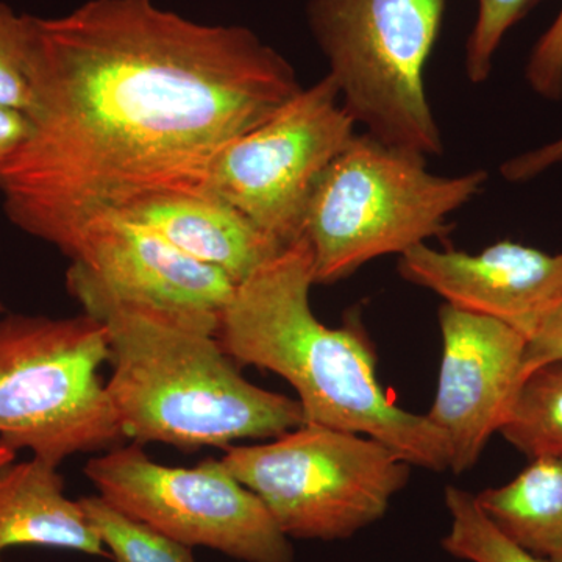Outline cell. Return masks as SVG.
<instances>
[{
    "label": "cell",
    "mask_w": 562,
    "mask_h": 562,
    "mask_svg": "<svg viewBox=\"0 0 562 562\" xmlns=\"http://www.w3.org/2000/svg\"><path fill=\"white\" fill-rule=\"evenodd\" d=\"M31 135L0 162L21 231L65 254L81 228L160 194H199L217 155L302 90L241 25L199 24L154 0L27 14Z\"/></svg>",
    "instance_id": "cell-1"
},
{
    "label": "cell",
    "mask_w": 562,
    "mask_h": 562,
    "mask_svg": "<svg viewBox=\"0 0 562 562\" xmlns=\"http://www.w3.org/2000/svg\"><path fill=\"white\" fill-rule=\"evenodd\" d=\"M312 247L305 236L236 284L217 339L238 364L280 375L297 392L305 424L369 436L412 465L449 469L446 438L425 414L406 412L376 379L360 322L322 324L310 305Z\"/></svg>",
    "instance_id": "cell-2"
},
{
    "label": "cell",
    "mask_w": 562,
    "mask_h": 562,
    "mask_svg": "<svg viewBox=\"0 0 562 562\" xmlns=\"http://www.w3.org/2000/svg\"><path fill=\"white\" fill-rule=\"evenodd\" d=\"M66 283L109 333L106 392L125 438L192 450L276 439L305 424L299 401L244 379L213 328L122 302L72 266Z\"/></svg>",
    "instance_id": "cell-3"
},
{
    "label": "cell",
    "mask_w": 562,
    "mask_h": 562,
    "mask_svg": "<svg viewBox=\"0 0 562 562\" xmlns=\"http://www.w3.org/2000/svg\"><path fill=\"white\" fill-rule=\"evenodd\" d=\"M427 160L366 132L336 155L306 209L314 284L338 283L376 258L450 233V214L480 194L490 173L439 176Z\"/></svg>",
    "instance_id": "cell-4"
},
{
    "label": "cell",
    "mask_w": 562,
    "mask_h": 562,
    "mask_svg": "<svg viewBox=\"0 0 562 562\" xmlns=\"http://www.w3.org/2000/svg\"><path fill=\"white\" fill-rule=\"evenodd\" d=\"M109 333L90 314L0 319V443L60 465L125 439L101 368Z\"/></svg>",
    "instance_id": "cell-5"
},
{
    "label": "cell",
    "mask_w": 562,
    "mask_h": 562,
    "mask_svg": "<svg viewBox=\"0 0 562 562\" xmlns=\"http://www.w3.org/2000/svg\"><path fill=\"white\" fill-rule=\"evenodd\" d=\"M447 0H308L313 38L347 113L375 138L438 157L425 72Z\"/></svg>",
    "instance_id": "cell-6"
},
{
    "label": "cell",
    "mask_w": 562,
    "mask_h": 562,
    "mask_svg": "<svg viewBox=\"0 0 562 562\" xmlns=\"http://www.w3.org/2000/svg\"><path fill=\"white\" fill-rule=\"evenodd\" d=\"M221 461L301 541H342L379 522L412 475V464L383 442L314 424L232 447Z\"/></svg>",
    "instance_id": "cell-7"
},
{
    "label": "cell",
    "mask_w": 562,
    "mask_h": 562,
    "mask_svg": "<svg viewBox=\"0 0 562 562\" xmlns=\"http://www.w3.org/2000/svg\"><path fill=\"white\" fill-rule=\"evenodd\" d=\"M85 475L116 512L181 546L243 562L294 561L291 539L265 503L221 460L169 468L133 443L92 458Z\"/></svg>",
    "instance_id": "cell-8"
},
{
    "label": "cell",
    "mask_w": 562,
    "mask_h": 562,
    "mask_svg": "<svg viewBox=\"0 0 562 562\" xmlns=\"http://www.w3.org/2000/svg\"><path fill=\"white\" fill-rule=\"evenodd\" d=\"M357 135L331 77L303 87L271 117L217 155L206 191L220 195L288 247L303 238L314 188Z\"/></svg>",
    "instance_id": "cell-9"
},
{
    "label": "cell",
    "mask_w": 562,
    "mask_h": 562,
    "mask_svg": "<svg viewBox=\"0 0 562 562\" xmlns=\"http://www.w3.org/2000/svg\"><path fill=\"white\" fill-rule=\"evenodd\" d=\"M442 362L428 420L442 432L449 469L462 473L480 460L520 390L527 338L501 321L443 303L438 313Z\"/></svg>",
    "instance_id": "cell-10"
},
{
    "label": "cell",
    "mask_w": 562,
    "mask_h": 562,
    "mask_svg": "<svg viewBox=\"0 0 562 562\" xmlns=\"http://www.w3.org/2000/svg\"><path fill=\"white\" fill-rule=\"evenodd\" d=\"M65 255L72 268L113 297L216 331L236 288L220 269L188 257L160 233L125 213L92 220Z\"/></svg>",
    "instance_id": "cell-11"
},
{
    "label": "cell",
    "mask_w": 562,
    "mask_h": 562,
    "mask_svg": "<svg viewBox=\"0 0 562 562\" xmlns=\"http://www.w3.org/2000/svg\"><path fill=\"white\" fill-rule=\"evenodd\" d=\"M398 273L449 305L503 322L527 341L562 303V251L508 239L479 254L420 244L398 257Z\"/></svg>",
    "instance_id": "cell-12"
},
{
    "label": "cell",
    "mask_w": 562,
    "mask_h": 562,
    "mask_svg": "<svg viewBox=\"0 0 562 562\" xmlns=\"http://www.w3.org/2000/svg\"><path fill=\"white\" fill-rule=\"evenodd\" d=\"M120 213L149 225L188 257L220 269L236 284L284 249L243 211L210 191L154 195Z\"/></svg>",
    "instance_id": "cell-13"
},
{
    "label": "cell",
    "mask_w": 562,
    "mask_h": 562,
    "mask_svg": "<svg viewBox=\"0 0 562 562\" xmlns=\"http://www.w3.org/2000/svg\"><path fill=\"white\" fill-rule=\"evenodd\" d=\"M20 546L110 557L81 502L65 494L58 465L38 457L0 468V560Z\"/></svg>",
    "instance_id": "cell-14"
},
{
    "label": "cell",
    "mask_w": 562,
    "mask_h": 562,
    "mask_svg": "<svg viewBox=\"0 0 562 562\" xmlns=\"http://www.w3.org/2000/svg\"><path fill=\"white\" fill-rule=\"evenodd\" d=\"M475 497L492 524L517 546L562 562V454L536 458L512 482Z\"/></svg>",
    "instance_id": "cell-15"
},
{
    "label": "cell",
    "mask_w": 562,
    "mask_h": 562,
    "mask_svg": "<svg viewBox=\"0 0 562 562\" xmlns=\"http://www.w3.org/2000/svg\"><path fill=\"white\" fill-rule=\"evenodd\" d=\"M501 432L530 460L562 454V362L524 380Z\"/></svg>",
    "instance_id": "cell-16"
},
{
    "label": "cell",
    "mask_w": 562,
    "mask_h": 562,
    "mask_svg": "<svg viewBox=\"0 0 562 562\" xmlns=\"http://www.w3.org/2000/svg\"><path fill=\"white\" fill-rule=\"evenodd\" d=\"M450 530L442 538V549L468 562H552L517 546L503 535L483 509L475 495L460 487L446 490Z\"/></svg>",
    "instance_id": "cell-17"
},
{
    "label": "cell",
    "mask_w": 562,
    "mask_h": 562,
    "mask_svg": "<svg viewBox=\"0 0 562 562\" xmlns=\"http://www.w3.org/2000/svg\"><path fill=\"white\" fill-rule=\"evenodd\" d=\"M114 562H195L190 547L144 527L95 495L80 498Z\"/></svg>",
    "instance_id": "cell-18"
},
{
    "label": "cell",
    "mask_w": 562,
    "mask_h": 562,
    "mask_svg": "<svg viewBox=\"0 0 562 562\" xmlns=\"http://www.w3.org/2000/svg\"><path fill=\"white\" fill-rule=\"evenodd\" d=\"M539 0H479V13L465 44V76L473 85L491 77L494 57L514 25L527 16Z\"/></svg>",
    "instance_id": "cell-19"
},
{
    "label": "cell",
    "mask_w": 562,
    "mask_h": 562,
    "mask_svg": "<svg viewBox=\"0 0 562 562\" xmlns=\"http://www.w3.org/2000/svg\"><path fill=\"white\" fill-rule=\"evenodd\" d=\"M0 105L31 113L33 85L27 14L0 0Z\"/></svg>",
    "instance_id": "cell-20"
},
{
    "label": "cell",
    "mask_w": 562,
    "mask_h": 562,
    "mask_svg": "<svg viewBox=\"0 0 562 562\" xmlns=\"http://www.w3.org/2000/svg\"><path fill=\"white\" fill-rule=\"evenodd\" d=\"M525 79L546 101H562V7L549 29L536 41L525 66Z\"/></svg>",
    "instance_id": "cell-21"
},
{
    "label": "cell",
    "mask_w": 562,
    "mask_h": 562,
    "mask_svg": "<svg viewBox=\"0 0 562 562\" xmlns=\"http://www.w3.org/2000/svg\"><path fill=\"white\" fill-rule=\"evenodd\" d=\"M562 362V303L527 342L522 362V379L546 366Z\"/></svg>",
    "instance_id": "cell-22"
},
{
    "label": "cell",
    "mask_w": 562,
    "mask_h": 562,
    "mask_svg": "<svg viewBox=\"0 0 562 562\" xmlns=\"http://www.w3.org/2000/svg\"><path fill=\"white\" fill-rule=\"evenodd\" d=\"M562 162V136L536 149L509 158L501 166L503 179L512 183H525Z\"/></svg>",
    "instance_id": "cell-23"
},
{
    "label": "cell",
    "mask_w": 562,
    "mask_h": 562,
    "mask_svg": "<svg viewBox=\"0 0 562 562\" xmlns=\"http://www.w3.org/2000/svg\"><path fill=\"white\" fill-rule=\"evenodd\" d=\"M31 131L32 122L27 114L0 105V162L27 139Z\"/></svg>",
    "instance_id": "cell-24"
},
{
    "label": "cell",
    "mask_w": 562,
    "mask_h": 562,
    "mask_svg": "<svg viewBox=\"0 0 562 562\" xmlns=\"http://www.w3.org/2000/svg\"><path fill=\"white\" fill-rule=\"evenodd\" d=\"M14 458H16V452L9 449L7 446H3V443H0V468H2V465L9 464L11 461H14Z\"/></svg>",
    "instance_id": "cell-25"
},
{
    "label": "cell",
    "mask_w": 562,
    "mask_h": 562,
    "mask_svg": "<svg viewBox=\"0 0 562 562\" xmlns=\"http://www.w3.org/2000/svg\"><path fill=\"white\" fill-rule=\"evenodd\" d=\"M3 312V306H2V303H0V313Z\"/></svg>",
    "instance_id": "cell-26"
},
{
    "label": "cell",
    "mask_w": 562,
    "mask_h": 562,
    "mask_svg": "<svg viewBox=\"0 0 562 562\" xmlns=\"http://www.w3.org/2000/svg\"><path fill=\"white\" fill-rule=\"evenodd\" d=\"M0 562H3L2 560H0Z\"/></svg>",
    "instance_id": "cell-27"
}]
</instances>
